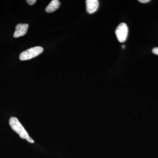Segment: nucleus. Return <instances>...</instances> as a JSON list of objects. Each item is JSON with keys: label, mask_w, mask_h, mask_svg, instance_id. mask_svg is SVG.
I'll use <instances>...</instances> for the list:
<instances>
[{"label": "nucleus", "mask_w": 158, "mask_h": 158, "mask_svg": "<svg viewBox=\"0 0 158 158\" xmlns=\"http://www.w3.org/2000/svg\"><path fill=\"white\" fill-rule=\"evenodd\" d=\"M116 35L119 42L123 43L127 39L128 28L125 23H123L118 25L116 30Z\"/></svg>", "instance_id": "obj_3"}, {"label": "nucleus", "mask_w": 158, "mask_h": 158, "mask_svg": "<svg viewBox=\"0 0 158 158\" xmlns=\"http://www.w3.org/2000/svg\"><path fill=\"white\" fill-rule=\"evenodd\" d=\"M9 123L12 129L18 134L21 138L26 139L30 143H34V141L33 139L29 136V134L17 118L14 117H11L9 119Z\"/></svg>", "instance_id": "obj_1"}, {"label": "nucleus", "mask_w": 158, "mask_h": 158, "mask_svg": "<svg viewBox=\"0 0 158 158\" xmlns=\"http://www.w3.org/2000/svg\"><path fill=\"white\" fill-rule=\"evenodd\" d=\"M60 2L58 0H52L47 6L45 11L48 13H52L58 9L60 6Z\"/></svg>", "instance_id": "obj_6"}, {"label": "nucleus", "mask_w": 158, "mask_h": 158, "mask_svg": "<svg viewBox=\"0 0 158 158\" xmlns=\"http://www.w3.org/2000/svg\"><path fill=\"white\" fill-rule=\"evenodd\" d=\"M27 24H18L15 27V31L14 33V37L17 38L25 35L28 29Z\"/></svg>", "instance_id": "obj_4"}, {"label": "nucleus", "mask_w": 158, "mask_h": 158, "mask_svg": "<svg viewBox=\"0 0 158 158\" xmlns=\"http://www.w3.org/2000/svg\"><path fill=\"white\" fill-rule=\"evenodd\" d=\"M138 2L142 3H146L150 2V0H139Z\"/></svg>", "instance_id": "obj_9"}, {"label": "nucleus", "mask_w": 158, "mask_h": 158, "mask_svg": "<svg viewBox=\"0 0 158 158\" xmlns=\"http://www.w3.org/2000/svg\"><path fill=\"white\" fill-rule=\"evenodd\" d=\"M153 53L158 55V47L154 48L152 50Z\"/></svg>", "instance_id": "obj_8"}, {"label": "nucleus", "mask_w": 158, "mask_h": 158, "mask_svg": "<svg viewBox=\"0 0 158 158\" xmlns=\"http://www.w3.org/2000/svg\"><path fill=\"white\" fill-rule=\"evenodd\" d=\"M36 2H37L36 0H27V3L29 5H31V6L34 5V4L36 3Z\"/></svg>", "instance_id": "obj_7"}, {"label": "nucleus", "mask_w": 158, "mask_h": 158, "mask_svg": "<svg viewBox=\"0 0 158 158\" xmlns=\"http://www.w3.org/2000/svg\"><path fill=\"white\" fill-rule=\"evenodd\" d=\"M86 4V10L89 14H93L97 11L99 7L98 0H87Z\"/></svg>", "instance_id": "obj_5"}, {"label": "nucleus", "mask_w": 158, "mask_h": 158, "mask_svg": "<svg viewBox=\"0 0 158 158\" xmlns=\"http://www.w3.org/2000/svg\"><path fill=\"white\" fill-rule=\"evenodd\" d=\"M43 51V48L41 47H35L31 48L27 50L23 51L19 56L20 60L22 61L29 60L37 57L41 54Z\"/></svg>", "instance_id": "obj_2"}, {"label": "nucleus", "mask_w": 158, "mask_h": 158, "mask_svg": "<svg viewBox=\"0 0 158 158\" xmlns=\"http://www.w3.org/2000/svg\"><path fill=\"white\" fill-rule=\"evenodd\" d=\"M122 47L123 49H124L125 48V46L123 45H122Z\"/></svg>", "instance_id": "obj_10"}]
</instances>
